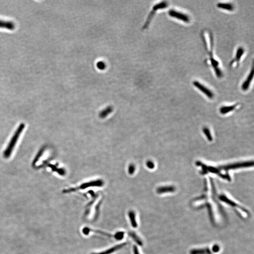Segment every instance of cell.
Segmentation results:
<instances>
[{
  "label": "cell",
  "mask_w": 254,
  "mask_h": 254,
  "mask_svg": "<svg viewBox=\"0 0 254 254\" xmlns=\"http://www.w3.org/2000/svg\"><path fill=\"white\" fill-rule=\"evenodd\" d=\"M201 35L204 46L208 55L207 60L208 64L213 69L217 78H222L224 73L220 67V63L216 59L213 53L214 42L213 34L210 31L206 29L202 31Z\"/></svg>",
  "instance_id": "1"
},
{
  "label": "cell",
  "mask_w": 254,
  "mask_h": 254,
  "mask_svg": "<svg viewBox=\"0 0 254 254\" xmlns=\"http://www.w3.org/2000/svg\"><path fill=\"white\" fill-rule=\"evenodd\" d=\"M254 165L253 160L252 161H246L239 163H233L227 164L226 165H221L218 167L213 166H207L206 168V173H211L215 174L224 179V176L222 173V171L226 172V173L228 174V171L232 169H238V168H244L252 167Z\"/></svg>",
  "instance_id": "2"
},
{
  "label": "cell",
  "mask_w": 254,
  "mask_h": 254,
  "mask_svg": "<svg viewBox=\"0 0 254 254\" xmlns=\"http://www.w3.org/2000/svg\"><path fill=\"white\" fill-rule=\"evenodd\" d=\"M168 3L167 1H161V2H159V3L155 5V6H153L152 10L151 11L147 18V21H145V23H144V25L143 28L147 29L148 27V25L150 24V22L151 21L153 16H155L156 12L158 10L165 9L167 8V7H168Z\"/></svg>",
  "instance_id": "3"
},
{
  "label": "cell",
  "mask_w": 254,
  "mask_h": 254,
  "mask_svg": "<svg viewBox=\"0 0 254 254\" xmlns=\"http://www.w3.org/2000/svg\"><path fill=\"white\" fill-rule=\"evenodd\" d=\"M168 14L170 17L179 20L184 23H189L190 22L191 20L189 15L176 9H170L168 11Z\"/></svg>",
  "instance_id": "4"
},
{
  "label": "cell",
  "mask_w": 254,
  "mask_h": 254,
  "mask_svg": "<svg viewBox=\"0 0 254 254\" xmlns=\"http://www.w3.org/2000/svg\"><path fill=\"white\" fill-rule=\"evenodd\" d=\"M245 49L242 46L238 47L236 50L234 57L230 63V66L231 67L237 68L239 65V63L243 56L245 53Z\"/></svg>",
  "instance_id": "5"
},
{
  "label": "cell",
  "mask_w": 254,
  "mask_h": 254,
  "mask_svg": "<svg viewBox=\"0 0 254 254\" xmlns=\"http://www.w3.org/2000/svg\"><path fill=\"white\" fill-rule=\"evenodd\" d=\"M192 85L195 87L196 88L199 89L207 97H208V99H211L214 98V94L213 92L211 90L200 81L196 80L192 82Z\"/></svg>",
  "instance_id": "6"
},
{
  "label": "cell",
  "mask_w": 254,
  "mask_h": 254,
  "mask_svg": "<svg viewBox=\"0 0 254 254\" xmlns=\"http://www.w3.org/2000/svg\"><path fill=\"white\" fill-rule=\"evenodd\" d=\"M253 77H254V68L253 67H252L250 73H248L247 77H246L245 80L243 81V83L241 85V89L242 91H248L253 81Z\"/></svg>",
  "instance_id": "7"
},
{
  "label": "cell",
  "mask_w": 254,
  "mask_h": 254,
  "mask_svg": "<svg viewBox=\"0 0 254 254\" xmlns=\"http://www.w3.org/2000/svg\"><path fill=\"white\" fill-rule=\"evenodd\" d=\"M218 8L229 12H232L234 9V6L232 4L218 2L216 4Z\"/></svg>",
  "instance_id": "8"
},
{
  "label": "cell",
  "mask_w": 254,
  "mask_h": 254,
  "mask_svg": "<svg viewBox=\"0 0 254 254\" xmlns=\"http://www.w3.org/2000/svg\"><path fill=\"white\" fill-rule=\"evenodd\" d=\"M127 244L126 243H122V244H119L117 246H114L113 247H111L109 248L108 250H106L103 251V252H100V253H93L91 254H111L113 253L114 252H115L116 251L118 250H120L122 247H124V246Z\"/></svg>",
  "instance_id": "9"
},
{
  "label": "cell",
  "mask_w": 254,
  "mask_h": 254,
  "mask_svg": "<svg viewBox=\"0 0 254 254\" xmlns=\"http://www.w3.org/2000/svg\"><path fill=\"white\" fill-rule=\"evenodd\" d=\"M0 28L12 30L15 29V25L14 23L11 21H5L0 20Z\"/></svg>",
  "instance_id": "10"
},
{
  "label": "cell",
  "mask_w": 254,
  "mask_h": 254,
  "mask_svg": "<svg viewBox=\"0 0 254 254\" xmlns=\"http://www.w3.org/2000/svg\"><path fill=\"white\" fill-rule=\"evenodd\" d=\"M175 188L173 186H163L160 187L157 190V193L159 194H165L167 192H172L175 191Z\"/></svg>",
  "instance_id": "11"
},
{
  "label": "cell",
  "mask_w": 254,
  "mask_h": 254,
  "mask_svg": "<svg viewBox=\"0 0 254 254\" xmlns=\"http://www.w3.org/2000/svg\"><path fill=\"white\" fill-rule=\"evenodd\" d=\"M238 105L239 104H237L230 105V106H223L220 108V112L222 115H226L227 113L231 112L232 111H234Z\"/></svg>",
  "instance_id": "12"
},
{
  "label": "cell",
  "mask_w": 254,
  "mask_h": 254,
  "mask_svg": "<svg viewBox=\"0 0 254 254\" xmlns=\"http://www.w3.org/2000/svg\"><path fill=\"white\" fill-rule=\"evenodd\" d=\"M102 185H103V182L102 181H94V182H89L88 183L83 184L81 187H79V188L75 190H78V189H85V188L89 187H94V186L99 187V186H102Z\"/></svg>",
  "instance_id": "13"
},
{
  "label": "cell",
  "mask_w": 254,
  "mask_h": 254,
  "mask_svg": "<svg viewBox=\"0 0 254 254\" xmlns=\"http://www.w3.org/2000/svg\"><path fill=\"white\" fill-rule=\"evenodd\" d=\"M128 216L132 226L133 227V228H136L137 227V224L136 219V218L135 212L133 210L129 211L128 212Z\"/></svg>",
  "instance_id": "14"
},
{
  "label": "cell",
  "mask_w": 254,
  "mask_h": 254,
  "mask_svg": "<svg viewBox=\"0 0 254 254\" xmlns=\"http://www.w3.org/2000/svg\"><path fill=\"white\" fill-rule=\"evenodd\" d=\"M129 236H131V237L134 240H135V242L137 243V244H139V245L140 246H142V241H141V239L138 237L137 235L136 234L135 232H130L129 234Z\"/></svg>",
  "instance_id": "15"
},
{
  "label": "cell",
  "mask_w": 254,
  "mask_h": 254,
  "mask_svg": "<svg viewBox=\"0 0 254 254\" xmlns=\"http://www.w3.org/2000/svg\"><path fill=\"white\" fill-rule=\"evenodd\" d=\"M203 132L204 134H205V135L206 136V137L207 138L208 141H212L213 138H212V136L210 130L208 129V128H207V127H204V128H203Z\"/></svg>",
  "instance_id": "16"
},
{
  "label": "cell",
  "mask_w": 254,
  "mask_h": 254,
  "mask_svg": "<svg viewBox=\"0 0 254 254\" xmlns=\"http://www.w3.org/2000/svg\"><path fill=\"white\" fill-rule=\"evenodd\" d=\"M112 108L111 107H108L105 110H103L102 112L100 113V116L101 117H105V116L108 115L111 112H112Z\"/></svg>",
  "instance_id": "17"
},
{
  "label": "cell",
  "mask_w": 254,
  "mask_h": 254,
  "mask_svg": "<svg viewBox=\"0 0 254 254\" xmlns=\"http://www.w3.org/2000/svg\"><path fill=\"white\" fill-rule=\"evenodd\" d=\"M124 235V232H118L115 235V238L117 239H121L123 238Z\"/></svg>",
  "instance_id": "18"
},
{
  "label": "cell",
  "mask_w": 254,
  "mask_h": 254,
  "mask_svg": "<svg viewBox=\"0 0 254 254\" xmlns=\"http://www.w3.org/2000/svg\"><path fill=\"white\" fill-rule=\"evenodd\" d=\"M147 167L148 168H150V169H152V168H154L155 167V164L153 163V162H152V161H148L147 163Z\"/></svg>",
  "instance_id": "19"
},
{
  "label": "cell",
  "mask_w": 254,
  "mask_h": 254,
  "mask_svg": "<svg viewBox=\"0 0 254 254\" xmlns=\"http://www.w3.org/2000/svg\"><path fill=\"white\" fill-rule=\"evenodd\" d=\"M97 66L100 69H104L105 68V65L103 62H99L97 63Z\"/></svg>",
  "instance_id": "20"
},
{
  "label": "cell",
  "mask_w": 254,
  "mask_h": 254,
  "mask_svg": "<svg viewBox=\"0 0 254 254\" xmlns=\"http://www.w3.org/2000/svg\"><path fill=\"white\" fill-rule=\"evenodd\" d=\"M129 172L131 173V174H132L133 173V172L135 171V168H134V166L133 165H131V166H129Z\"/></svg>",
  "instance_id": "21"
},
{
  "label": "cell",
  "mask_w": 254,
  "mask_h": 254,
  "mask_svg": "<svg viewBox=\"0 0 254 254\" xmlns=\"http://www.w3.org/2000/svg\"><path fill=\"white\" fill-rule=\"evenodd\" d=\"M133 251H134V254H140L139 250L137 249L136 246H134L133 247Z\"/></svg>",
  "instance_id": "22"
}]
</instances>
